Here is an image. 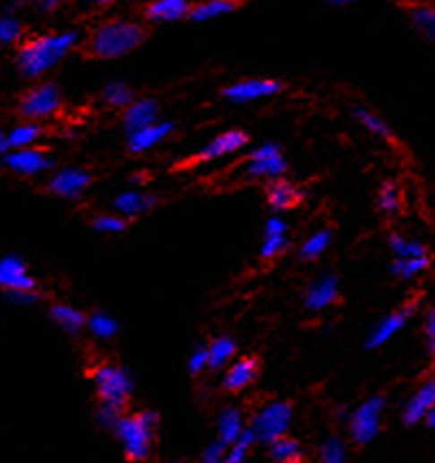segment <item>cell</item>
Listing matches in <instances>:
<instances>
[{
  "mask_svg": "<svg viewBox=\"0 0 435 463\" xmlns=\"http://www.w3.org/2000/svg\"><path fill=\"white\" fill-rule=\"evenodd\" d=\"M147 176L145 173H136V176H132V184H138V182H145Z\"/></svg>",
  "mask_w": 435,
  "mask_h": 463,
  "instance_id": "816d5d0a",
  "label": "cell"
},
{
  "mask_svg": "<svg viewBox=\"0 0 435 463\" xmlns=\"http://www.w3.org/2000/svg\"><path fill=\"white\" fill-rule=\"evenodd\" d=\"M158 116H160V107H158V103L153 99H138V101H133L132 106L125 107L123 127H125L127 136H132V133L158 123Z\"/></svg>",
  "mask_w": 435,
  "mask_h": 463,
  "instance_id": "e0dca14e",
  "label": "cell"
},
{
  "mask_svg": "<svg viewBox=\"0 0 435 463\" xmlns=\"http://www.w3.org/2000/svg\"><path fill=\"white\" fill-rule=\"evenodd\" d=\"M92 381H95L98 400L125 409L133 391L130 372L118 365H101L92 372Z\"/></svg>",
  "mask_w": 435,
  "mask_h": 463,
  "instance_id": "5b68a950",
  "label": "cell"
},
{
  "mask_svg": "<svg viewBox=\"0 0 435 463\" xmlns=\"http://www.w3.org/2000/svg\"><path fill=\"white\" fill-rule=\"evenodd\" d=\"M236 355V343L230 337H219L209 346V367L210 370H221Z\"/></svg>",
  "mask_w": 435,
  "mask_h": 463,
  "instance_id": "f1b7e54d",
  "label": "cell"
},
{
  "mask_svg": "<svg viewBox=\"0 0 435 463\" xmlns=\"http://www.w3.org/2000/svg\"><path fill=\"white\" fill-rule=\"evenodd\" d=\"M320 459L324 463H344L345 461V446L339 437H330L320 446Z\"/></svg>",
  "mask_w": 435,
  "mask_h": 463,
  "instance_id": "f35d334b",
  "label": "cell"
},
{
  "mask_svg": "<svg viewBox=\"0 0 435 463\" xmlns=\"http://www.w3.org/2000/svg\"><path fill=\"white\" fill-rule=\"evenodd\" d=\"M0 285L3 288H36V280L29 276L24 261L16 253H9L0 261Z\"/></svg>",
  "mask_w": 435,
  "mask_h": 463,
  "instance_id": "ac0fdd59",
  "label": "cell"
},
{
  "mask_svg": "<svg viewBox=\"0 0 435 463\" xmlns=\"http://www.w3.org/2000/svg\"><path fill=\"white\" fill-rule=\"evenodd\" d=\"M42 133H44V129L36 125V121H31V123H27V125H18V127L9 129L7 141H9V144H12V151H13V149L33 147Z\"/></svg>",
  "mask_w": 435,
  "mask_h": 463,
  "instance_id": "4dcf8cb0",
  "label": "cell"
},
{
  "mask_svg": "<svg viewBox=\"0 0 435 463\" xmlns=\"http://www.w3.org/2000/svg\"><path fill=\"white\" fill-rule=\"evenodd\" d=\"M259 378V361L256 358H239L236 363H232L230 370L224 376V390L227 391H241L245 387H250L252 382Z\"/></svg>",
  "mask_w": 435,
  "mask_h": 463,
  "instance_id": "ffe728a7",
  "label": "cell"
},
{
  "mask_svg": "<svg viewBox=\"0 0 435 463\" xmlns=\"http://www.w3.org/2000/svg\"><path fill=\"white\" fill-rule=\"evenodd\" d=\"M330 4H350V3H354V0H328Z\"/></svg>",
  "mask_w": 435,
  "mask_h": 463,
  "instance_id": "db71d44e",
  "label": "cell"
},
{
  "mask_svg": "<svg viewBox=\"0 0 435 463\" xmlns=\"http://www.w3.org/2000/svg\"><path fill=\"white\" fill-rule=\"evenodd\" d=\"M286 234V223L276 214L265 223V236H283Z\"/></svg>",
  "mask_w": 435,
  "mask_h": 463,
  "instance_id": "f6af8a7d",
  "label": "cell"
},
{
  "mask_svg": "<svg viewBox=\"0 0 435 463\" xmlns=\"http://www.w3.org/2000/svg\"><path fill=\"white\" fill-rule=\"evenodd\" d=\"M306 193L303 188H298L295 184L286 182L283 177L269 179V186H267V203L274 212H286L298 208L304 201Z\"/></svg>",
  "mask_w": 435,
  "mask_h": 463,
  "instance_id": "4fadbf2b",
  "label": "cell"
},
{
  "mask_svg": "<svg viewBox=\"0 0 435 463\" xmlns=\"http://www.w3.org/2000/svg\"><path fill=\"white\" fill-rule=\"evenodd\" d=\"M247 142H250V138H247L245 132H241V129H230V132L219 133V136H217V138H212V141L206 144V147L201 149V151L197 153L195 158H189V160L177 164L175 168H192V167H195V164H201V162H209V160H217V158L230 156V153H235V151H239V149H243Z\"/></svg>",
  "mask_w": 435,
  "mask_h": 463,
  "instance_id": "ba28073f",
  "label": "cell"
},
{
  "mask_svg": "<svg viewBox=\"0 0 435 463\" xmlns=\"http://www.w3.org/2000/svg\"><path fill=\"white\" fill-rule=\"evenodd\" d=\"M20 36H22V24L20 20L13 16L12 12H4L3 18H0V42L3 44H16Z\"/></svg>",
  "mask_w": 435,
  "mask_h": 463,
  "instance_id": "8d00e7d4",
  "label": "cell"
},
{
  "mask_svg": "<svg viewBox=\"0 0 435 463\" xmlns=\"http://www.w3.org/2000/svg\"><path fill=\"white\" fill-rule=\"evenodd\" d=\"M385 409V398L372 396L365 402H361L357 409L350 416V440L357 446H368L374 442L380 433V416Z\"/></svg>",
  "mask_w": 435,
  "mask_h": 463,
  "instance_id": "52a82bcc",
  "label": "cell"
},
{
  "mask_svg": "<svg viewBox=\"0 0 435 463\" xmlns=\"http://www.w3.org/2000/svg\"><path fill=\"white\" fill-rule=\"evenodd\" d=\"M286 245H289V241H286V234H283V236H265L263 247H260V256H263L265 261L278 258L280 253L286 250Z\"/></svg>",
  "mask_w": 435,
  "mask_h": 463,
  "instance_id": "b9f144b4",
  "label": "cell"
},
{
  "mask_svg": "<svg viewBox=\"0 0 435 463\" xmlns=\"http://www.w3.org/2000/svg\"><path fill=\"white\" fill-rule=\"evenodd\" d=\"M192 4L189 0H153L145 7V18L149 22H177L191 16Z\"/></svg>",
  "mask_w": 435,
  "mask_h": 463,
  "instance_id": "d6986e66",
  "label": "cell"
},
{
  "mask_svg": "<svg viewBox=\"0 0 435 463\" xmlns=\"http://www.w3.org/2000/svg\"><path fill=\"white\" fill-rule=\"evenodd\" d=\"M353 114H354V118H357L361 125L368 129L370 133H374V136L383 138V141H388V142H394L392 129H389L388 123H385L383 118H379L377 114L370 112V109H365V107H354Z\"/></svg>",
  "mask_w": 435,
  "mask_h": 463,
  "instance_id": "f546056e",
  "label": "cell"
},
{
  "mask_svg": "<svg viewBox=\"0 0 435 463\" xmlns=\"http://www.w3.org/2000/svg\"><path fill=\"white\" fill-rule=\"evenodd\" d=\"M160 417L156 411H141L136 416L121 417L114 435L123 444L125 457L130 461H145L151 457L153 440H156Z\"/></svg>",
  "mask_w": 435,
  "mask_h": 463,
  "instance_id": "3957f363",
  "label": "cell"
},
{
  "mask_svg": "<svg viewBox=\"0 0 435 463\" xmlns=\"http://www.w3.org/2000/svg\"><path fill=\"white\" fill-rule=\"evenodd\" d=\"M173 132V123L169 121H158L153 123V125L141 129V132L132 133L130 136V151L132 153H142L147 151V149L156 147V144H160L162 141H165L166 136Z\"/></svg>",
  "mask_w": 435,
  "mask_h": 463,
  "instance_id": "603a6c76",
  "label": "cell"
},
{
  "mask_svg": "<svg viewBox=\"0 0 435 463\" xmlns=\"http://www.w3.org/2000/svg\"><path fill=\"white\" fill-rule=\"evenodd\" d=\"M209 367V347H197L189 358V372L192 376L201 374Z\"/></svg>",
  "mask_w": 435,
  "mask_h": 463,
  "instance_id": "7bdbcfd3",
  "label": "cell"
},
{
  "mask_svg": "<svg viewBox=\"0 0 435 463\" xmlns=\"http://www.w3.org/2000/svg\"><path fill=\"white\" fill-rule=\"evenodd\" d=\"M245 173L250 177L256 179H276L283 177L286 173V160L283 158V153H276V156H252L245 164Z\"/></svg>",
  "mask_w": 435,
  "mask_h": 463,
  "instance_id": "44dd1931",
  "label": "cell"
},
{
  "mask_svg": "<svg viewBox=\"0 0 435 463\" xmlns=\"http://www.w3.org/2000/svg\"><path fill=\"white\" fill-rule=\"evenodd\" d=\"M418 304L420 300H412L405 304V306H400L398 311H394L392 315L383 317V320L372 328V332H370L368 341H365V350H377V347L385 346L397 332L403 330V328L407 326V322L416 315Z\"/></svg>",
  "mask_w": 435,
  "mask_h": 463,
  "instance_id": "30bf717a",
  "label": "cell"
},
{
  "mask_svg": "<svg viewBox=\"0 0 435 463\" xmlns=\"http://www.w3.org/2000/svg\"><path fill=\"white\" fill-rule=\"evenodd\" d=\"M86 3H90V4H112L114 0H86Z\"/></svg>",
  "mask_w": 435,
  "mask_h": 463,
  "instance_id": "f5cc1de1",
  "label": "cell"
},
{
  "mask_svg": "<svg viewBox=\"0 0 435 463\" xmlns=\"http://www.w3.org/2000/svg\"><path fill=\"white\" fill-rule=\"evenodd\" d=\"M431 267V256H414V258H394V262L389 265L394 276H398L400 280H412V278L422 276L427 269Z\"/></svg>",
  "mask_w": 435,
  "mask_h": 463,
  "instance_id": "4316f807",
  "label": "cell"
},
{
  "mask_svg": "<svg viewBox=\"0 0 435 463\" xmlns=\"http://www.w3.org/2000/svg\"><path fill=\"white\" fill-rule=\"evenodd\" d=\"M147 38L149 31L142 24L130 20H110L103 22L88 39L86 55L95 59H116L136 51Z\"/></svg>",
  "mask_w": 435,
  "mask_h": 463,
  "instance_id": "7a4b0ae2",
  "label": "cell"
},
{
  "mask_svg": "<svg viewBox=\"0 0 435 463\" xmlns=\"http://www.w3.org/2000/svg\"><path fill=\"white\" fill-rule=\"evenodd\" d=\"M427 350H429V355L435 358V335L427 337Z\"/></svg>",
  "mask_w": 435,
  "mask_h": 463,
  "instance_id": "681fc988",
  "label": "cell"
},
{
  "mask_svg": "<svg viewBox=\"0 0 435 463\" xmlns=\"http://www.w3.org/2000/svg\"><path fill=\"white\" fill-rule=\"evenodd\" d=\"M79 44L77 31H64V33H48V36L31 38L18 48L16 53V66L18 71L29 79L42 77L44 73L57 66L68 53Z\"/></svg>",
  "mask_w": 435,
  "mask_h": 463,
  "instance_id": "6da1fadb",
  "label": "cell"
},
{
  "mask_svg": "<svg viewBox=\"0 0 435 463\" xmlns=\"http://www.w3.org/2000/svg\"><path fill=\"white\" fill-rule=\"evenodd\" d=\"M379 208L388 214H394L400 210V188L394 179H389V182H385L383 186H380Z\"/></svg>",
  "mask_w": 435,
  "mask_h": 463,
  "instance_id": "d590c367",
  "label": "cell"
},
{
  "mask_svg": "<svg viewBox=\"0 0 435 463\" xmlns=\"http://www.w3.org/2000/svg\"><path fill=\"white\" fill-rule=\"evenodd\" d=\"M3 167L7 168V171L18 173V176L33 177L44 171H51L53 158L48 156L44 149H38V147L13 149V151H9L7 156H3Z\"/></svg>",
  "mask_w": 435,
  "mask_h": 463,
  "instance_id": "9c48e42d",
  "label": "cell"
},
{
  "mask_svg": "<svg viewBox=\"0 0 435 463\" xmlns=\"http://www.w3.org/2000/svg\"><path fill=\"white\" fill-rule=\"evenodd\" d=\"M339 297V282L335 276H322L315 282H311L304 293V308L309 313H320L328 308L330 304L337 302Z\"/></svg>",
  "mask_w": 435,
  "mask_h": 463,
  "instance_id": "5bb4252c",
  "label": "cell"
},
{
  "mask_svg": "<svg viewBox=\"0 0 435 463\" xmlns=\"http://www.w3.org/2000/svg\"><path fill=\"white\" fill-rule=\"evenodd\" d=\"M48 317H51L62 330L71 332V335H77V332H81L83 328L88 326V317L83 315L81 311H77L75 306H68V304H55V306L51 308V313H48Z\"/></svg>",
  "mask_w": 435,
  "mask_h": 463,
  "instance_id": "cb8c5ba5",
  "label": "cell"
},
{
  "mask_svg": "<svg viewBox=\"0 0 435 463\" xmlns=\"http://www.w3.org/2000/svg\"><path fill=\"white\" fill-rule=\"evenodd\" d=\"M431 409H435V376L424 381L416 390V393L409 398L403 411V422L407 426L418 424V422H422L429 416Z\"/></svg>",
  "mask_w": 435,
  "mask_h": 463,
  "instance_id": "9a60e30c",
  "label": "cell"
},
{
  "mask_svg": "<svg viewBox=\"0 0 435 463\" xmlns=\"http://www.w3.org/2000/svg\"><path fill=\"white\" fill-rule=\"evenodd\" d=\"M389 247H392L397 258H414V256H429V250L420 241H409L400 234H389Z\"/></svg>",
  "mask_w": 435,
  "mask_h": 463,
  "instance_id": "e575fe53",
  "label": "cell"
},
{
  "mask_svg": "<svg viewBox=\"0 0 435 463\" xmlns=\"http://www.w3.org/2000/svg\"><path fill=\"white\" fill-rule=\"evenodd\" d=\"M424 422H427L429 428H433V431H435V409L429 411V416L424 417Z\"/></svg>",
  "mask_w": 435,
  "mask_h": 463,
  "instance_id": "f907efd6",
  "label": "cell"
},
{
  "mask_svg": "<svg viewBox=\"0 0 435 463\" xmlns=\"http://www.w3.org/2000/svg\"><path fill=\"white\" fill-rule=\"evenodd\" d=\"M247 455H250V448H245L241 444H232V446H227L226 461L227 463H241V461L247 459Z\"/></svg>",
  "mask_w": 435,
  "mask_h": 463,
  "instance_id": "bcb514c9",
  "label": "cell"
},
{
  "mask_svg": "<svg viewBox=\"0 0 435 463\" xmlns=\"http://www.w3.org/2000/svg\"><path fill=\"white\" fill-rule=\"evenodd\" d=\"M92 227L103 234H118L127 227V217H123V214H98L92 221Z\"/></svg>",
  "mask_w": 435,
  "mask_h": 463,
  "instance_id": "74e56055",
  "label": "cell"
},
{
  "mask_svg": "<svg viewBox=\"0 0 435 463\" xmlns=\"http://www.w3.org/2000/svg\"><path fill=\"white\" fill-rule=\"evenodd\" d=\"M226 448H227V444H224V442H215V444H210V446H206L204 448V452H201V461L204 463H219V461H224L226 459Z\"/></svg>",
  "mask_w": 435,
  "mask_h": 463,
  "instance_id": "ee69618b",
  "label": "cell"
},
{
  "mask_svg": "<svg viewBox=\"0 0 435 463\" xmlns=\"http://www.w3.org/2000/svg\"><path fill=\"white\" fill-rule=\"evenodd\" d=\"M294 422V407L286 400H274L256 409L250 420V428L254 431L259 444L269 446L278 437H285Z\"/></svg>",
  "mask_w": 435,
  "mask_h": 463,
  "instance_id": "277c9868",
  "label": "cell"
},
{
  "mask_svg": "<svg viewBox=\"0 0 435 463\" xmlns=\"http://www.w3.org/2000/svg\"><path fill=\"white\" fill-rule=\"evenodd\" d=\"M62 107V92L55 83H39L27 90L18 101L20 116L27 121H42V118L55 116Z\"/></svg>",
  "mask_w": 435,
  "mask_h": 463,
  "instance_id": "8992f818",
  "label": "cell"
},
{
  "mask_svg": "<svg viewBox=\"0 0 435 463\" xmlns=\"http://www.w3.org/2000/svg\"><path fill=\"white\" fill-rule=\"evenodd\" d=\"M118 326H121V323L103 311L92 313V315L88 317V330L98 339H112L118 332Z\"/></svg>",
  "mask_w": 435,
  "mask_h": 463,
  "instance_id": "836d02e7",
  "label": "cell"
},
{
  "mask_svg": "<svg viewBox=\"0 0 435 463\" xmlns=\"http://www.w3.org/2000/svg\"><path fill=\"white\" fill-rule=\"evenodd\" d=\"M217 428H219V440L224 442V444L232 446L239 440L241 433L245 431L243 416H241V411L235 409V407H226V409L219 413Z\"/></svg>",
  "mask_w": 435,
  "mask_h": 463,
  "instance_id": "484cf974",
  "label": "cell"
},
{
  "mask_svg": "<svg viewBox=\"0 0 435 463\" xmlns=\"http://www.w3.org/2000/svg\"><path fill=\"white\" fill-rule=\"evenodd\" d=\"M285 86L276 79H245V81H236L224 90V97L232 103H252L260 101V99L274 97Z\"/></svg>",
  "mask_w": 435,
  "mask_h": 463,
  "instance_id": "8fae6325",
  "label": "cell"
},
{
  "mask_svg": "<svg viewBox=\"0 0 435 463\" xmlns=\"http://www.w3.org/2000/svg\"><path fill=\"white\" fill-rule=\"evenodd\" d=\"M4 297L16 306H33L39 302L36 288H4Z\"/></svg>",
  "mask_w": 435,
  "mask_h": 463,
  "instance_id": "60d3db41",
  "label": "cell"
},
{
  "mask_svg": "<svg viewBox=\"0 0 435 463\" xmlns=\"http://www.w3.org/2000/svg\"><path fill=\"white\" fill-rule=\"evenodd\" d=\"M92 184V176L81 168H62L48 182V193L62 199H77Z\"/></svg>",
  "mask_w": 435,
  "mask_h": 463,
  "instance_id": "7c38bea8",
  "label": "cell"
},
{
  "mask_svg": "<svg viewBox=\"0 0 435 463\" xmlns=\"http://www.w3.org/2000/svg\"><path fill=\"white\" fill-rule=\"evenodd\" d=\"M121 417H123V409H118V407L106 405V402L98 405L97 424L101 428H106V431H114V428L118 426V422H121Z\"/></svg>",
  "mask_w": 435,
  "mask_h": 463,
  "instance_id": "ab89813d",
  "label": "cell"
},
{
  "mask_svg": "<svg viewBox=\"0 0 435 463\" xmlns=\"http://www.w3.org/2000/svg\"><path fill=\"white\" fill-rule=\"evenodd\" d=\"M403 12L420 36L435 47V4L424 0H405Z\"/></svg>",
  "mask_w": 435,
  "mask_h": 463,
  "instance_id": "2e32d148",
  "label": "cell"
},
{
  "mask_svg": "<svg viewBox=\"0 0 435 463\" xmlns=\"http://www.w3.org/2000/svg\"><path fill=\"white\" fill-rule=\"evenodd\" d=\"M333 241V230H320L313 236H309L304 241V245L300 247V258L303 261H315L326 252V247Z\"/></svg>",
  "mask_w": 435,
  "mask_h": 463,
  "instance_id": "1f68e13d",
  "label": "cell"
},
{
  "mask_svg": "<svg viewBox=\"0 0 435 463\" xmlns=\"http://www.w3.org/2000/svg\"><path fill=\"white\" fill-rule=\"evenodd\" d=\"M243 0H204L200 4H192L191 9V20L195 22H206V20L226 16V13L236 12L241 7Z\"/></svg>",
  "mask_w": 435,
  "mask_h": 463,
  "instance_id": "d4e9b609",
  "label": "cell"
},
{
  "mask_svg": "<svg viewBox=\"0 0 435 463\" xmlns=\"http://www.w3.org/2000/svg\"><path fill=\"white\" fill-rule=\"evenodd\" d=\"M158 203H160V199L156 195H149V193H141V191H127L114 199V208H116V212L123 214V217H138V214L156 208Z\"/></svg>",
  "mask_w": 435,
  "mask_h": 463,
  "instance_id": "7402d4cb",
  "label": "cell"
},
{
  "mask_svg": "<svg viewBox=\"0 0 435 463\" xmlns=\"http://www.w3.org/2000/svg\"><path fill=\"white\" fill-rule=\"evenodd\" d=\"M103 99H106L107 106L112 107H127L132 106L136 99H133V90L127 86L125 81H110L103 90Z\"/></svg>",
  "mask_w": 435,
  "mask_h": 463,
  "instance_id": "d6a6232c",
  "label": "cell"
},
{
  "mask_svg": "<svg viewBox=\"0 0 435 463\" xmlns=\"http://www.w3.org/2000/svg\"><path fill=\"white\" fill-rule=\"evenodd\" d=\"M62 3L64 0H38V7L42 9V12H55Z\"/></svg>",
  "mask_w": 435,
  "mask_h": 463,
  "instance_id": "c3c4849f",
  "label": "cell"
},
{
  "mask_svg": "<svg viewBox=\"0 0 435 463\" xmlns=\"http://www.w3.org/2000/svg\"><path fill=\"white\" fill-rule=\"evenodd\" d=\"M269 457L274 461H280V463H303L304 461L303 446H300L298 442L291 440V437H286V435L278 437L276 442H271Z\"/></svg>",
  "mask_w": 435,
  "mask_h": 463,
  "instance_id": "83f0119b",
  "label": "cell"
},
{
  "mask_svg": "<svg viewBox=\"0 0 435 463\" xmlns=\"http://www.w3.org/2000/svg\"><path fill=\"white\" fill-rule=\"evenodd\" d=\"M424 332H427V337H433L435 335V308L427 313V320H424Z\"/></svg>",
  "mask_w": 435,
  "mask_h": 463,
  "instance_id": "7dc6e473",
  "label": "cell"
}]
</instances>
